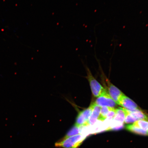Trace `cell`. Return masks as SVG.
Listing matches in <instances>:
<instances>
[{"label": "cell", "mask_w": 148, "mask_h": 148, "mask_svg": "<svg viewBox=\"0 0 148 148\" xmlns=\"http://www.w3.org/2000/svg\"><path fill=\"white\" fill-rule=\"evenodd\" d=\"M129 111L131 115L137 120L138 121L139 120H148L147 116L140 109L132 111L129 110Z\"/></svg>", "instance_id": "obj_8"}, {"label": "cell", "mask_w": 148, "mask_h": 148, "mask_svg": "<svg viewBox=\"0 0 148 148\" xmlns=\"http://www.w3.org/2000/svg\"><path fill=\"white\" fill-rule=\"evenodd\" d=\"M93 108L92 112L89 119L88 124L89 125H93L98 119L100 113L101 107L96 104L95 102L92 103Z\"/></svg>", "instance_id": "obj_6"}, {"label": "cell", "mask_w": 148, "mask_h": 148, "mask_svg": "<svg viewBox=\"0 0 148 148\" xmlns=\"http://www.w3.org/2000/svg\"><path fill=\"white\" fill-rule=\"evenodd\" d=\"M112 107H101L100 113L98 120L104 121L107 119V115Z\"/></svg>", "instance_id": "obj_10"}, {"label": "cell", "mask_w": 148, "mask_h": 148, "mask_svg": "<svg viewBox=\"0 0 148 148\" xmlns=\"http://www.w3.org/2000/svg\"><path fill=\"white\" fill-rule=\"evenodd\" d=\"M124 125H122L118 126H116L115 127H112L108 131H118L120 130L123 128Z\"/></svg>", "instance_id": "obj_14"}, {"label": "cell", "mask_w": 148, "mask_h": 148, "mask_svg": "<svg viewBox=\"0 0 148 148\" xmlns=\"http://www.w3.org/2000/svg\"><path fill=\"white\" fill-rule=\"evenodd\" d=\"M95 103L101 107H107L114 108L116 106V103L110 97L107 92H105L97 98Z\"/></svg>", "instance_id": "obj_3"}, {"label": "cell", "mask_w": 148, "mask_h": 148, "mask_svg": "<svg viewBox=\"0 0 148 148\" xmlns=\"http://www.w3.org/2000/svg\"><path fill=\"white\" fill-rule=\"evenodd\" d=\"M116 114V109L114 108H111L107 115V119H108V121H110L111 120L113 119Z\"/></svg>", "instance_id": "obj_13"}, {"label": "cell", "mask_w": 148, "mask_h": 148, "mask_svg": "<svg viewBox=\"0 0 148 148\" xmlns=\"http://www.w3.org/2000/svg\"><path fill=\"white\" fill-rule=\"evenodd\" d=\"M107 90L108 92L109 95L112 99L117 104H119L120 99L123 95V92L111 83L108 80H107Z\"/></svg>", "instance_id": "obj_4"}, {"label": "cell", "mask_w": 148, "mask_h": 148, "mask_svg": "<svg viewBox=\"0 0 148 148\" xmlns=\"http://www.w3.org/2000/svg\"><path fill=\"white\" fill-rule=\"evenodd\" d=\"M118 105L124 107L126 110L131 111L140 109L134 101L125 95L120 99Z\"/></svg>", "instance_id": "obj_5"}, {"label": "cell", "mask_w": 148, "mask_h": 148, "mask_svg": "<svg viewBox=\"0 0 148 148\" xmlns=\"http://www.w3.org/2000/svg\"><path fill=\"white\" fill-rule=\"evenodd\" d=\"M124 111L125 113V123L127 124L132 123L138 121V120L135 118L131 115L128 110L123 108Z\"/></svg>", "instance_id": "obj_12"}, {"label": "cell", "mask_w": 148, "mask_h": 148, "mask_svg": "<svg viewBox=\"0 0 148 148\" xmlns=\"http://www.w3.org/2000/svg\"><path fill=\"white\" fill-rule=\"evenodd\" d=\"M81 131V127H79L75 125L66 134L64 137L62 139H64L66 138L75 135L80 134Z\"/></svg>", "instance_id": "obj_9"}, {"label": "cell", "mask_w": 148, "mask_h": 148, "mask_svg": "<svg viewBox=\"0 0 148 148\" xmlns=\"http://www.w3.org/2000/svg\"><path fill=\"white\" fill-rule=\"evenodd\" d=\"M133 124L144 130L148 131V120H139L134 122Z\"/></svg>", "instance_id": "obj_11"}, {"label": "cell", "mask_w": 148, "mask_h": 148, "mask_svg": "<svg viewBox=\"0 0 148 148\" xmlns=\"http://www.w3.org/2000/svg\"><path fill=\"white\" fill-rule=\"evenodd\" d=\"M86 138V136L81 134L62 139L56 143L55 146L57 147L63 148H77Z\"/></svg>", "instance_id": "obj_1"}, {"label": "cell", "mask_w": 148, "mask_h": 148, "mask_svg": "<svg viewBox=\"0 0 148 148\" xmlns=\"http://www.w3.org/2000/svg\"><path fill=\"white\" fill-rule=\"evenodd\" d=\"M87 79L90 83L92 95L94 97H98L107 92L100 83L93 77L88 68H86Z\"/></svg>", "instance_id": "obj_2"}, {"label": "cell", "mask_w": 148, "mask_h": 148, "mask_svg": "<svg viewBox=\"0 0 148 148\" xmlns=\"http://www.w3.org/2000/svg\"><path fill=\"white\" fill-rule=\"evenodd\" d=\"M126 129L130 132L137 134L148 136V131H146L136 126L134 124L126 126Z\"/></svg>", "instance_id": "obj_7"}]
</instances>
